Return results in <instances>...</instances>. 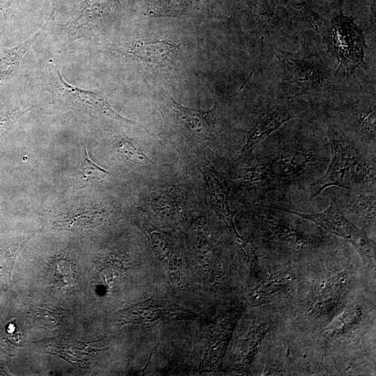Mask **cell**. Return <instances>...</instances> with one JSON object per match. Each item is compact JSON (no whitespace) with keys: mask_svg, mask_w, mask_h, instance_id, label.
Instances as JSON below:
<instances>
[{"mask_svg":"<svg viewBox=\"0 0 376 376\" xmlns=\"http://www.w3.org/2000/svg\"><path fill=\"white\" fill-rule=\"evenodd\" d=\"M260 205L267 208L296 215L315 223L327 232L336 235L350 243L361 254L363 261L375 263V242L367 236L363 230L356 226L345 217L335 198L331 199L330 205L327 210L322 212L313 214L301 213L273 205Z\"/></svg>","mask_w":376,"mask_h":376,"instance_id":"8","label":"cell"},{"mask_svg":"<svg viewBox=\"0 0 376 376\" xmlns=\"http://www.w3.org/2000/svg\"><path fill=\"white\" fill-rule=\"evenodd\" d=\"M52 2V6H53V8L54 9V4H55V1L56 0H51Z\"/></svg>","mask_w":376,"mask_h":376,"instance_id":"22","label":"cell"},{"mask_svg":"<svg viewBox=\"0 0 376 376\" xmlns=\"http://www.w3.org/2000/svg\"><path fill=\"white\" fill-rule=\"evenodd\" d=\"M178 49L179 45L174 41L158 39L135 40L113 48L112 50L150 65L165 67L174 63Z\"/></svg>","mask_w":376,"mask_h":376,"instance_id":"11","label":"cell"},{"mask_svg":"<svg viewBox=\"0 0 376 376\" xmlns=\"http://www.w3.org/2000/svg\"><path fill=\"white\" fill-rule=\"evenodd\" d=\"M146 230L155 255L165 266L171 269L175 260V251L171 241L162 233L150 228Z\"/></svg>","mask_w":376,"mask_h":376,"instance_id":"18","label":"cell"},{"mask_svg":"<svg viewBox=\"0 0 376 376\" xmlns=\"http://www.w3.org/2000/svg\"><path fill=\"white\" fill-rule=\"evenodd\" d=\"M331 158L325 173L311 185V198L325 189L338 187L348 191L375 190V150L343 131L324 113Z\"/></svg>","mask_w":376,"mask_h":376,"instance_id":"2","label":"cell"},{"mask_svg":"<svg viewBox=\"0 0 376 376\" xmlns=\"http://www.w3.org/2000/svg\"><path fill=\"white\" fill-rule=\"evenodd\" d=\"M320 159L301 147L286 148L258 159L255 165L239 170L235 185L265 194L301 179Z\"/></svg>","mask_w":376,"mask_h":376,"instance_id":"3","label":"cell"},{"mask_svg":"<svg viewBox=\"0 0 376 376\" xmlns=\"http://www.w3.org/2000/svg\"><path fill=\"white\" fill-rule=\"evenodd\" d=\"M110 176L111 174L108 171L89 159L85 147L79 167L74 178L75 187L81 189L88 184L102 182L107 180Z\"/></svg>","mask_w":376,"mask_h":376,"instance_id":"16","label":"cell"},{"mask_svg":"<svg viewBox=\"0 0 376 376\" xmlns=\"http://www.w3.org/2000/svg\"><path fill=\"white\" fill-rule=\"evenodd\" d=\"M17 6V0H0V9L6 22H12V18Z\"/></svg>","mask_w":376,"mask_h":376,"instance_id":"21","label":"cell"},{"mask_svg":"<svg viewBox=\"0 0 376 376\" xmlns=\"http://www.w3.org/2000/svg\"><path fill=\"white\" fill-rule=\"evenodd\" d=\"M38 79L41 86L51 94L53 103L59 107L135 123L116 112L103 92L84 90L68 84L63 78L59 70L53 65L43 68Z\"/></svg>","mask_w":376,"mask_h":376,"instance_id":"6","label":"cell"},{"mask_svg":"<svg viewBox=\"0 0 376 376\" xmlns=\"http://www.w3.org/2000/svg\"><path fill=\"white\" fill-rule=\"evenodd\" d=\"M158 107L166 127L178 140L191 146H207L212 143L217 106L205 111L187 108L164 90L158 94Z\"/></svg>","mask_w":376,"mask_h":376,"instance_id":"7","label":"cell"},{"mask_svg":"<svg viewBox=\"0 0 376 376\" xmlns=\"http://www.w3.org/2000/svg\"><path fill=\"white\" fill-rule=\"evenodd\" d=\"M313 30L304 31L300 49L292 53L276 45L265 52L273 79L267 86L280 97L304 98L327 109L343 101L363 85L337 72V64Z\"/></svg>","mask_w":376,"mask_h":376,"instance_id":"1","label":"cell"},{"mask_svg":"<svg viewBox=\"0 0 376 376\" xmlns=\"http://www.w3.org/2000/svg\"><path fill=\"white\" fill-rule=\"evenodd\" d=\"M53 13L52 12L42 27L24 42L12 48H0V81L10 78L19 69L24 56L49 24Z\"/></svg>","mask_w":376,"mask_h":376,"instance_id":"15","label":"cell"},{"mask_svg":"<svg viewBox=\"0 0 376 376\" xmlns=\"http://www.w3.org/2000/svg\"><path fill=\"white\" fill-rule=\"evenodd\" d=\"M33 107L32 105L27 107L22 102L13 111L0 116V139L23 114Z\"/></svg>","mask_w":376,"mask_h":376,"instance_id":"20","label":"cell"},{"mask_svg":"<svg viewBox=\"0 0 376 376\" xmlns=\"http://www.w3.org/2000/svg\"><path fill=\"white\" fill-rule=\"evenodd\" d=\"M375 84H368L345 100L327 109L329 116L343 131L375 150Z\"/></svg>","mask_w":376,"mask_h":376,"instance_id":"5","label":"cell"},{"mask_svg":"<svg viewBox=\"0 0 376 376\" xmlns=\"http://www.w3.org/2000/svg\"><path fill=\"white\" fill-rule=\"evenodd\" d=\"M116 0H84L75 14L61 29L58 40L63 47L80 38H88L109 14Z\"/></svg>","mask_w":376,"mask_h":376,"instance_id":"10","label":"cell"},{"mask_svg":"<svg viewBox=\"0 0 376 376\" xmlns=\"http://www.w3.org/2000/svg\"><path fill=\"white\" fill-rule=\"evenodd\" d=\"M45 347L47 352L58 355L74 366L84 368L102 350L91 347L86 343L63 337L47 340Z\"/></svg>","mask_w":376,"mask_h":376,"instance_id":"13","label":"cell"},{"mask_svg":"<svg viewBox=\"0 0 376 376\" xmlns=\"http://www.w3.org/2000/svg\"><path fill=\"white\" fill-rule=\"evenodd\" d=\"M116 152L119 159L134 165H148L155 163L131 140L121 139L117 143Z\"/></svg>","mask_w":376,"mask_h":376,"instance_id":"19","label":"cell"},{"mask_svg":"<svg viewBox=\"0 0 376 376\" xmlns=\"http://www.w3.org/2000/svg\"><path fill=\"white\" fill-rule=\"evenodd\" d=\"M318 35L324 48L336 61L338 73L361 84L375 81L368 77V45L363 31L352 17L340 10L339 14L327 20Z\"/></svg>","mask_w":376,"mask_h":376,"instance_id":"4","label":"cell"},{"mask_svg":"<svg viewBox=\"0 0 376 376\" xmlns=\"http://www.w3.org/2000/svg\"><path fill=\"white\" fill-rule=\"evenodd\" d=\"M193 315L167 301L148 299L120 311L122 323L143 324L173 318H183Z\"/></svg>","mask_w":376,"mask_h":376,"instance_id":"12","label":"cell"},{"mask_svg":"<svg viewBox=\"0 0 376 376\" xmlns=\"http://www.w3.org/2000/svg\"><path fill=\"white\" fill-rule=\"evenodd\" d=\"M335 198L343 212L347 211L364 224L375 225V190L349 191L345 199Z\"/></svg>","mask_w":376,"mask_h":376,"instance_id":"14","label":"cell"},{"mask_svg":"<svg viewBox=\"0 0 376 376\" xmlns=\"http://www.w3.org/2000/svg\"><path fill=\"white\" fill-rule=\"evenodd\" d=\"M149 204L152 211L165 220H175L180 214L181 202L173 191L166 190L152 194Z\"/></svg>","mask_w":376,"mask_h":376,"instance_id":"17","label":"cell"},{"mask_svg":"<svg viewBox=\"0 0 376 376\" xmlns=\"http://www.w3.org/2000/svg\"><path fill=\"white\" fill-rule=\"evenodd\" d=\"M199 169L205 182L211 207L229 228L245 257L247 259L253 258L254 257L253 251L245 240L239 235L234 223L233 218L236 212L233 211L230 207V188L227 180L208 160H203L200 164Z\"/></svg>","mask_w":376,"mask_h":376,"instance_id":"9","label":"cell"}]
</instances>
